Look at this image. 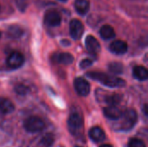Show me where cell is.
<instances>
[{
    "label": "cell",
    "mask_w": 148,
    "mask_h": 147,
    "mask_svg": "<svg viewBox=\"0 0 148 147\" xmlns=\"http://www.w3.org/2000/svg\"><path fill=\"white\" fill-rule=\"evenodd\" d=\"M87 76L108 88H122L126 86V81L123 79L111 76L101 72H88Z\"/></svg>",
    "instance_id": "6da1fadb"
},
{
    "label": "cell",
    "mask_w": 148,
    "mask_h": 147,
    "mask_svg": "<svg viewBox=\"0 0 148 147\" xmlns=\"http://www.w3.org/2000/svg\"><path fill=\"white\" fill-rule=\"evenodd\" d=\"M119 120H121L119 126V130L127 132V131H130L136 125L138 115L135 110L129 108L126 110L124 113H122L121 117Z\"/></svg>",
    "instance_id": "7a4b0ae2"
},
{
    "label": "cell",
    "mask_w": 148,
    "mask_h": 147,
    "mask_svg": "<svg viewBox=\"0 0 148 147\" xmlns=\"http://www.w3.org/2000/svg\"><path fill=\"white\" fill-rule=\"evenodd\" d=\"M23 128L28 133H36L42 132L45 128V122L40 117L30 116L24 120Z\"/></svg>",
    "instance_id": "3957f363"
},
{
    "label": "cell",
    "mask_w": 148,
    "mask_h": 147,
    "mask_svg": "<svg viewBox=\"0 0 148 147\" xmlns=\"http://www.w3.org/2000/svg\"><path fill=\"white\" fill-rule=\"evenodd\" d=\"M68 127L69 131L74 136H77L82 131L83 127V120L82 115L79 113H72L68 120Z\"/></svg>",
    "instance_id": "277c9868"
},
{
    "label": "cell",
    "mask_w": 148,
    "mask_h": 147,
    "mask_svg": "<svg viewBox=\"0 0 148 147\" xmlns=\"http://www.w3.org/2000/svg\"><path fill=\"white\" fill-rule=\"evenodd\" d=\"M84 32V26L78 19H73L69 23V33L74 40H79Z\"/></svg>",
    "instance_id": "5b68a950"
},
{
    "label": "cell",
    "mask_w": 148,
    "mask_h": 147,
    "mask_svg": "<svg viewBox=\"0 0 148 147\" xmlns=\"http://www.w3.org/2000/svg\"><path fill=\"white\" fill-rule=\"evenodd\" d=\"M43 21L45 24L50 27H57L61 24L62 17L61 15L55 10H49L46 11Z\"/></svg>",
    "instance_id": "8992f818"
},
{
    "label": "cell",
    "mask_w": 148,
    "mask_h": 147,
    "mask_svg": "<svg viewBox=\"0 0 148 147\" xmlns=\"http://www.w3.org/2000/svg\"><path fill=\"white\" fill-rule=\"evenodd\" d=\"M74 87L76 93L82 97L88 96L90 93V85L89 83L83 78L78 77L74 81Z\"/></svg>",
    "instance_id": "52a82bcc"
},
{
    "label": "cell",
    "mask_w": 148,
    "mask_h": 147,
    "mask_svg": "<svg viewBox=\"0 0 148 147\" xmlns=\"http://www.w3.org/2000/svg\"><path fill=\"white\" fill-rule=\"evenodd\" d=\"M6 62H7L8 67H10V68H13V69H16L23 64L24 56L22 53L14 51L9 55Z\"/></svg>",
    "instance_id": "ba28073f"
},
{
    "label": "cell",
    "mask_w": 148,
    "mask_h": 147,
    "mask_svg": "<svg viewBox=\"0 0 148 147\" xmlns=\"http://www.w3.org/2000/svg\"><path fill=\"white\" fill-rule=\"evenodd\" d=\"M85 46L87 50L91 55H97L101 51V44L99 41L93 36L88 35L85 40Z\"/></svg>",
    "instance_id": "9c48e42d"
},
{
    "label": "cell",
    "mask_w": 148,
    "mask_h": 147,
    "mask_svg": "<svg viewBox=\"0 0 148 147\" xmlns=\"http://www.w3.org/2000/svg\"><path fill=\"white\" fill-rule=\"evenodd\" d=\"M109 49L112 53L116 54V55H124L125 53L127 52L128 49V45L126 42L121 41V40H116L114 41L110 46Z\"/></svg>",
    "instance_id": "30bf717a"
},
{
    "label": "cell",
    "mask_w": 148,
    "mask_h": 147,
    "mask_svg": "<svg viewBox=\"0 0 148 147\" xmlns=\"http://www.w3.org/2000/svg\"><path fill=\"white\" fill-rule=\"evenodd\" d=\"M103 113L104 115L111 120H118L122 114L121 110L117 106L114 105H109L108 107H105L103 109Z\"/></svg>",
    "instance_id": "8fae6325"
},
{
    "label": "cell",
    "mask_w": 148,
    "mask_h": 147,
    "mask_svg": "<svg viewBox=\"0 0 148 147\" xmlns=\"http://www.w3.org/2000/svg\"><path fill=\"white\" fill-rule=\"evenodd\" d=\"M53 62L59 64H64V65H69L74 62V56L68 52H62L58 53L55 55H53Z\"/></svg>",
    "instance_id": "7c38bea8"
},
{
    "label": "cell",
    "mask_w": 148,
    "mask_h": 147,
    "mask_svg": "<svg viewBox=\"0 0 148 147\" xmlns=\"http://www.w3.org/2000/svg\"><path fill=\"white\" fill-rule=\"evenodd\" d=\"M89 138L96 143H100L102 142L103 140H105L106 139V134L105 132L99 126H94L90 129L89 133H88Z\"/></svg>",
    "instance_id": "4fadbf2b"
},
{
    "label": "cell",
    "mask_w": 148,
    "mask_h": 147,
    "mask_svg": "<svg viewBox=\"0 0 148 147\" xmlns=\"http://www.w3.org/2000/svg\"><path fill=\"white\" fill-rule=\"evenodd\" d=\"M15 111L14 104L8 99L0 97V113L10 114Z\"/></svg>",
    "instance_id": "5bb4252c"
},
{
    "label": "cell",
    "mask_w": 148,
    "mask_h": 147,
    "mask_svg": "<svg viewBox=\"0 0 148 147\" xmlns=\"http://www.w3.org/2000/svg\"><path fill=\"white\" fill-rule=\"evenodd\" d=\"M89 7H90V3L88 0H75V9L76 12L81 16L86 15L89 10Z\"/></svg>",
    "instance_id": "9a60e30c"
},
{
    "label": "cell",
    "mask_w": 148,
    "mask_h": 147,
    "mask_svg": "<svg viewBox=\"0 0 148 147\" xmlns=\"http://www.w3.org/2000/svg\"><path fill=\"white\" fill-rule=\"evenodd\" d=\"M133 75L139 81H146L148 78L147 69L144 66H136L133 69Z\"/></svg>",
    "instance_id": "2e32d148"
},
{
    "label": "cell",
    "mask_w": 148,
    "mask_h": 147,
    "mask_svg": "<svg viewBox=\"0 0 148 147\" xmlns=\"http://www.w3.org/2000/svg\"><path fill=\"white\" fill-rule=\"evenodd\" d=\"M100 35L103 39L108 40V39H112L115 36V32L112 26L106 24V25H103L100 29Z\"/></svg>",
    "instance_id": "e0dca14e"
},
{
    "label": "cell",
    "mask_w": 148,
    "mask_h": 147,
    "mask_svg": "<svg viewBox=\"0 0 148 147\" xmlns=\"http://www.w3.org/2000/svg\"><path fill=\"white\" fill-rule=\"evenodd\" d=\"M23 33V30L22 29L21 27L17 25H12L8 29L7 34L11 38H18L20 37Z\"/></svg>",
    "instance_id": "ac0fdd59"
},
{
    "label": "cell",
    "mask_w": 148,
    "mask_h": 147,
    "mask_svg": "<svg viewBox=\"0 0 148 147\" xmlns=\"http://www.w3.org/2000/svg\"><path fill=\"white\" fill-rule=\"evenodd\" d=\"M121 101V96L118 94H112L105 96V102L108 105L117 106Z\"/></svg>",
    "instance_id": "d6986e66"
},
{
    "label": "cell",
    "mask_w": 148,
    "mask_h": 147,
    "mask_svg": "<svg viewBox=\"0 0 148 147\" xmlns=\"http://www.w3.org/2000/svg\"><path fill=\"white\" fill-rule=\"evenodd\" d=\"M108 68L110 72L116 75L121 74L123 72V65L120 62H111L108 66Z\"/></svg>",
    "instance_id": "ffe728a7"
},
{
    "label": "cell",
    "mask_w": 148,
    "mask_h": 147,
    "mask_svg": "<svg viewBox=\"0 0 148 147\" xmlns=\"http://www.w3.org/2000/svg\"><path fill=\"white\" fill-rule=\"evenodd\" d=\"M54 136L50 133H47L44 137H42L40 143L43 147H51L54 143Z\"/></svg>",
    "instance_id": "44dd1931"
},
{
    "label": "cell",
    "mask_w": 148,
    "mask_h": 147,
    "mask_svg": "<svg viewBox=\"0 0 148 147\" xmlns=\"http://www.w3.org/2000/svg\"><path fill=\"white\" fill-rule=\"evenodd\" d=\"M15 92L19 95H26L29 92V88L23 84H18L15 87Z\"/></svg>",
    "instance_id": "7402d4cb"
},
{
    "label": "cell",
    "mask_w": 148,
    "mask_h": 147,
    "mask_svg": "<svg viewBox=\"0 0 148 147\" xmlns=\"http://www.w3.org/2000/svg\"><path fill=\"white\" fill-rule=\"evenodd\" d=\"M128 147H147L146 144L144 143L143 140L137 139V138H134L131 139L128 142Z\"/></svg>",
    "instance_id": "603a6c76"
},
{
    "label": "cell",
    "mask_w": 148,
    "mask_h": 147,
    "mask_svg": "<svg viewBox=\"0 0 148 147\" xmlns=\"http://www.w3.org/2000/svg\"><path fill=\"white\" fill-rule=\"evenodd\" d=\"M92 64H93V61H91L89 59H84L81 62L80 67L82 69H86V68H89L90 66H92Z\"/></svg>",
    "instance_id": "cb8c5ba5"
},
{
    "label": "cell",
    "mask_w": 148,
    "mask_h": 147,
    "mask_svg": "<svg viewBox=\"0 0 148 147\" xmlns=\"http://www.w3.org/2000/svg\"><path fill=\"white\" fill-rule=\"evenodd\" d=\"M144 113L146 116H147V105L144 106Z\"/></svg>",
    "instance_id": "d4e9b609"
},
{
    "label": "cell",
    "mask_w": 148,
    "mask_h": 147,
    "mask_svg": "<svg viewBox=\"0 0 148 147\" xmlns=\"http://www.w3.org/2000/svg\"><path fill=\"white\" fill-rule=\"evenodd\" d=\"M100 147H114L111 145H108V144H106V145H101Z\"/></svg>",
    "instance_id": "484cf974"
},
{
    "label": "cell",
    "mask_w": 148,
    "mask_h": 147,
    "mask_svg": "<svg viewBox=\"0 0 148 147\" xmlns=\"http://www.w3.org/2000/svg\"><path fill=\"white\" fill-rule=\"evenodd\" d=\"M59 1H61V2H67L68 0H59Z\"/></svg>",
    "instance_id": "4316f807"
},
{
    "label": "cell",
    "mask_w": 148,
    "mask_h": 147,
    "mask_svg": "<svg viewBox=\"0 0 148 147\" xmlns=\"http://www.w3.org/2000/svg\"><path fill=\"white\" fill-rule=\"evenodd\" d=\"M0 37H1V32H0Z\"/></svg>",
    "instance_id": "83f0119b"
},
{
    "label": "cell",
    "mask_w": 148,
    "mask_h": 147,
    "mask_svg": "<svg viewBox=\"0 0 148 147\" xmlns=\"http://www.w3.org/2000/svg\"><path fill=\"white\" fill-rule=\"evenodd\" d=\"M75 147H81V146H75Z\"/></svg>",
    "instance_id": "f1b7e54d"
},
{
    "label": "cell",
    "mask_w": 148,
    "mask_h": 147,
    "mask_svg": "<svg viewBox=\"0 0 148 147\" xmlns=\"http://www.w3.org/2000/svg\"><path fill=\"white\" fill-rule=\"evenodd\" d=\"M0 9H1V8H0Z\"/></svg>",
    "instance_id": "f546056e"
}]
</instances>
